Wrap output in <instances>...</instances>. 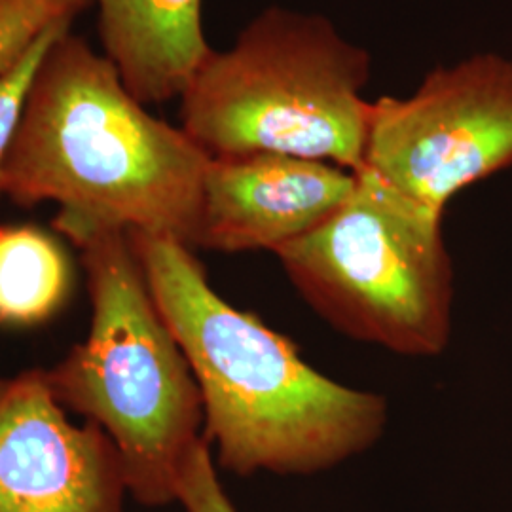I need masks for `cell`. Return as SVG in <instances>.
Returning a JSON list of instances; mask_svg holds the SVG:
<instances>
[{"instance_id":"6da1fadb","label":"cell","mask_w":512,"mask_h":512,"mask_svg":"<svg viewBox=\"0 0 512 512\" xmlns=\"http://www.w3.org/2000/svg\"><path fill=\"white\" fill-rule=\"evenodd\" d=\"M150 293L203 401V435L238 476H311L370 450L389 420L382 395L327 378L291 340L226 302L183 241L128 230Z\"/></svg>"},{"instance_id":"7a4b0ae2","label":"cell","mask_w":512,"mask_h":512,"mask_svg":"<svg viewBox=\"0 0 512 512\" xmlns=\"http://www.w3.org/2000/svg\"><path fill=\"white\" fill-rule=\"evenodd\" d=\"M209 162L181 126L148 112L107 55L69 31L38 69L2 167V194L194 249Z\"/></svg>"},{"instance_id":"3957f363","label":"cell","mask_w":512,"mask_h":512,"mask_svg":"<svg viewBox=\"0 0 512 512\" xmlns=\"http://www.w3.org/2000/svg\"><path fill=\"white\" fill-rule=\"evenodd\" d=\"M52 226L78 249L92 300L86 340L46 368L55 399L107 433L139 505H171L184 459L203 437L200 385L128 230L65 213Z\"/></svg>"},{"instance_id":"277c9868","label":"cell","mask_w":512,"mask_h":512,"mask_svg":"<svg viewBox=\"0 0 512 512\" xmlns=\"http://www.w3.org/2000/svg\"><path fill=\"white\" fill-rule=\"evenodd\" d=\"M370 74V54L329 18L272 6L203 59L179 97L181 128L211 158L283 154L359 171Z\"/></svg>"},{"instance_id":"5b68a950","label":"cell","mask_w":512,"mask_h":512,"mask_svg":"<svg viewBox=\"0 0 512 512\" xmlns=\"http://www.w3.org/2000/svg\"><path fill=\"white\" fill-rule=\"evenodd\" d=\"M348 200L275 256L313 310L349 338L406 357L440 355L454 270L442 215L368 169Z\"/></svg>"},{"instance_id":"8992f818","label":"cell","mask_w":512,"mask_h":512,"mask_svg":"<svg viewBox=\"0 0 512 512\" xmlns=\"http://www.w3.org/2000/svg\"><path fill=\"white\" fill-rule=\"evenodd\" d=\"M512 164V59L476 54L437 67L410 97L372 101L365 164L444 213L467 186Z\"/></svg>"},{"instance_id":"52a82bcc","label":"cell","mask_w":512,"mask_h":512,"mask_svg":"<svg viewBox=\"0 0 512 512\" xmlns=\"http://www.w3.org/2000/svg\"><path fill=\"white\" fill-rule=\"evenodd\" d=\"M126 495L116 446L69 420L46 368L0 378V512H124Z\"/></svg>"},{"instance_id":"ba28073f","label":"cell","mask_w":512,"mask_h":512,"mask_svg":"<svg viewBox=\"0 0 512 512\" xmlns=\"http://www.w3.org/2000/svg\"><path fill=\"white\" fill-rule=\"evenodd\" d=\"M355 179L344 167L283 154L211 158L194 249L275 255L329 219Z\"/></svg>"},{"instance_id":"9c48e42d","label":"cell","mask_w":512,"mask_h":512,"mask_svg":"<svg viewBox=\"0 0 512 512\" xmlns=\"http://www.w3.org/2000/svg\"><path fill=\"white\" fill-rule=\"evenodd\" d=\"M103 50L143 105L181 97L213 50L203 0H93Z\"/></svg>"},{"instance_id":"30bf717a","label":"cell","mask_w":512,"mask_h":512,"mask_svg":"<svg viewBox=\"0 0 512 512\" xmlns=\"http://www.w3.org/2000/svg\"><path fill=\"white\" fill-rule=\"evenodd\" d=\"M73 291L65 245L37 224H0V329L54 319Z\"/></svg>"},{"instance_id":"8fae6325","label":"cell","mask_w":512,"mask_h":512,"mask_svg":"<svg viewBox=\"0 0 512 512\" xmlns=\"http://www.w3.org/2000/svg\"><path fill=\"white\" fill-rule=\"evenodd\" d=\"M71 25L73 19H63L48 27L4 73L0 74V198L4 196L2 167L18 133L21 116L33 82L37 78L38 69L55 42L71 31Z\"/></svg>"},{"instance_id":"7c38bea8","label":"cell","mask_w":512,"mask_h":512,"mask_svg":"<svg viewBox=\"0 0 512 512\" xmlns=\"http://www.w3.org/2000/svg\"><path fill=\"white\" fill-rule=\"evenodd\" d=\"M92 0H0V74L33 40L63 19H74Z\"/></svg>"},{"instance_id":"4fadbf2b","label":"cell","mask_w":512,"mask_h":512,"mask_svg":"<svg viewBox=\"0 0 512 512\" xmlns=\"http://www.w3.org/2000/svg\"><path fill=\"white\" fill-rule=\"evenodd\" d=\"M175 503H179L184 512H238L220 482L213 448L205 435L184 459Z\"/></svg>"}]
</instances>
